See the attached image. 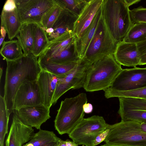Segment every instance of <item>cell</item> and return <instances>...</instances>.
<instances>
[{"instance_id":"6da1fadb","label":"cell","mask_w":146,"mask_h":146,"mask_svg":"<svg viewBox=\"0 0 146 146\" xmlns=\"http://www.w3.org/2000/svg\"><path fill=\"white\" fill-rule=\"evenodd\" d=\"M38 58L32 54H24L15 60H6L3 97L9 115L14 112V98L20 86L27 82L37 80L41 70Z\"/></svg>"},{"instance_id":"7a4b0ae2","label":"cell","mask_w":146,"mask_h":146,"mask_svg":"<svg viewBox=\"0 0 146 146\" xmlns=\"http://www.w3.org/2000/svg\"><path fill=\"white\" fill-rule=\"evenodd\" d=\"M122 70L113 54L107 55L89 66L83 88L86 92L104 91L110 86Z\"/></svg>"},{"instance_id":"3957f363","label":"cell","mask_w":146,"mask_h":146,"mask_svg":"<svg viewBox=\"0 0 146 146\" xmlns=\"http://www.w3.org/2000/svg\"><path fill=\"white\" fill-rule=\"evenodd\" d=\"M102 16L110 32L117 42L122 41L133 25L124 0H103Z\"/></svg>"},{"instance_id":"277c9868","label":"cell","mask_w":146,"mask_h":146,"mask_svg":"<svg viewBox=\"0 0 146 146\" xmlns=\"http://www.w3.org/2000/svg\"><path fill=\"white\" fill-rule=\"evenodd\" d=\"M87 95L81 93L61 101L54 121L55 129L60 135H69L84 119V105L87 102Z\"/></svg>"},{"instance_id":"5b68a950","label":"cell","mask_w":146,"mask_h":146,"mask_svg":"<svg viewBox=\"0 0 146 146\" xmlns=\"http://www.w3.org/2000/svg\"><path fill=\"white\" fill-rule=\"evenodd\" d=\"M140 123L122 121L112 125L107 124L109 133L104 140L106 143L129 146H146V132L139 128Z\"/></svg>"},{"instance_id":"8992f818","label":"cell","mask_w":146,"mask_h":146,"mask_svg":"<svg viewBox=\"0 0 146 146\" xmlns=\"http://www.w3.org/2000/svg\"><path fill=\"white\" fill-rule=\"evenodd\" d=\"M118 42L113 38L102 16L82 59L91 65L105 56L113 54Z\"/></svg>"},{"instance_id":"52a82bcc","label":"cell","mask_w":146,"mask_h":146,"mask_svg":"<svg viewBox=\"0 0 146 146\" xmlns=\"http://www.w3.org/2000/svg\"><path fill=\"white\" fill-rule=\"evenodd\" d=\"M107 125L103 117L94 115L84 118L68 136L78 145L94 146L96 137L107 129Z\"/></svg>"},{"instance_id":"ba28073f","label":"cell","mask_w":146,"mask_h":146,"mask_svg":"<svg viewBox=\"0 0 146 146\" xmlns=\"http://www.w3.org/2000/svg\"><path fill=\"white\" fill-rule=\"evenodd\" d=\"M146 87V67L122 69L110 86L105 90L106 97L115 92L136 90Z\"/></svg>"},{"instance_id":"9c48e42d","label":"cell","mask_w":146,"mask_h":146,"mask_svg":"<svg viewBox=\"0 0 146 146\" xmlns=\"http://www.w3.org/2000/svg\"><path fill=\"white\" fill-rule=\"evenodd\" d=\"M22 24L40 25L44 15L54 5L53 0H15Z\"/></svg>"},{"instance_id":"30bf717a","label":"cell","mask_w":146,"mask_h":146,"mask_svg":"<svg viewBox=\"0 0 146 146\" xmlns=\"http://www.w3.org/2000/svg\"><path fill=\"white\" fill-rule=\"evenodd\" d=\"M91 65L81 59L78 65L66 75L58 77V81L53 99L52 105L70 89L83 88L87 70Z\"/></svg>"},{"instance_id":"8fae6325","label":"cell","mask_w":146,"mask_h":146,"mask_svg":"<svg viewBox=\"0 0 146 146\" xmlns=\"http://www.w3.org/2000/svg\"><path fill=\"white\" fill-rule=\"evenodd\" d=\"M50 109L41 104L22 107L14 113L24 125L40 130L42 124L50 117Z\"/></svg>"},{"instance_id":"7c38bea8","label":"cell","mask_w":146,"mask_h":146,"mask_svg":"<svg viewBox=\"0 0 146 146\" xmlns=\"http://www.w3.org/2000/svg\"><path fill=\"white\" fill-rule=\"evenodd\" d=\"M41 104H43V101L37 80L29 81L18 89L14 98L13 110Z\"/></svg>"},{"instance_id":"4fadbf2b","label":"cell","mask_w":146,"mask_h":146,"mask_svg":"<svg viewBox=\"0 0 146 146\" xmlns=\"http://www.w3.org/2000/svg\"><path fill=\"white\" fill-rule=\"evenodd\" d=\"M13 113L5 146H22L32 139L35 133L32 127L23 124L16 114Z\"/></svg>"},{"instance_id":"5bb4252c","label":"cell","mask_w":146,"mask_h":146,"mask_svg":"<svg viewBox=\"0 0 146 146\" xmlns=\"http://www.w3.org/2000/svg\"><path fill=\"white\" fill-rule=\"evenodd\" d=\"M113 54L121 65L128 67L139 65L141 58L137 44L123 40L118 42Z\"/></svg>"},{"instance_id":"9a60e30c","label":"cell","mask_w":146,"mask_h":146,"mask_svg":"<svg viewBox=\"0 0 146 146\" xmlns=\"http://www.w3.org/2000/svg\"><path fill=\"white\" fill-rule=\"evenodd\" d=\"M103 0H89L75 21L73 32L80 38L90 25L101 7Z\"/></svg>"},{"instance_id":"2e32d148","label":"cell","mask_w":146,"mask_h":146,"mask_svg":"<svg viewBox=\"0 0 146 146\" xmlns=\"http://www.w3.org/2000/svg\"><path fill=\"white\" fill-rule=\"evenodd\" d=\"M78 17L66 9L62 8L52 27L45 31L49 42L65 33L73 32L74 24Z\"/></svg>"},{"instance_id":"e0dca14e","label":"cell","mask_w":146,"mask_h":146,"mask_svg":"<svg viewBox=\"0 0 146 146\" xmlns=\"http://www.w3.org/2000/svg\"><path fill=\"white\" fill-rule=\"evenodd\" d=\"M58 78V76L43 70H41L38 77L37 81L43 104L49 108L52 105L53 97Z\"/></svg>"},{"instance_id":"ac0fdd59","label":"cell","mask_w":146,"mask_h":146,"mask_svg":"<svg viewBox=\"0 0 146 146\" xmlns=\"http://www.w3.org/2000/svg\"><path fill=\"white\" fill-rule=\"evenodd\" d=\"M77 38L72 31L65 33L50 41L38 59H47L56 55L66 48Z\"/></svg>"},{"instance_id":"d6986e66","label":"cell","mask_w":146,"mask_h":146,"mask_svg":"<svg viewBox=\"0 0 146 146\" xmlns=\"http://www.w3.org/2000/svg\"><path fill=\"white\" fill-rule=\"evenodd\" d=\"M102 15V6L89 26L81 37L76 39V48L78 56L81 60L84 58L90 43L94 37Z\"/></svg>"},{"instance_id":"ffe728a7","label":"cell","mask_w":146,"mask_h":146,"mask_svg":"<svg viewBox=\"0 0 146 146\" xmlns=\"http://www.w3.org/2000/svg\"><path fill=\"white\" fill-rule=\"evenodd\" d=\"M1 25L5 28L10 40L18 34L22 24L17 8L11 11L2 10L1 15Z\"/></svg>"},{"instance_id":"44dd1931","label":"cell","mask_w":146,"mask_h":146,"mask_svg":"<svg viewBox=\"0 0 146 146\" xmlns=\"http://www.w3.org/2000/svg\"><path fill=\"white\" fill-rule=\"evenodd\" d=\"M34 28V23L23 24L16 36L24 54H32Z\"/></svg>"},{"instance_id":"7402d4cb","label":"cell","mask_w":146,"mask_h":146,"mask_svg":"<svg viewBox=\"0 0 146 146\" xmlns=\"http://www.w3.org/2000/svg\"><path fill=\"white\" fill-rule=\"evenodd\" d=\"M77 38L66 48L56 55L47 59L44 60L48 62L58 64H64L77 62L81 59L77 52L76 46Z\"/></svg>"},{"instance_id":"603a6c76","label":"cell","mask_w":146,"mask_h":146,"mask_svg":"<svg viewBox=\"0 0 146 146\" xmlns=\"http://www.w3.org/2000/svg\"><path fill=\"white\" fill-rule=\"evenodd\" d=\"M81 60L77 62L64 64L54 63L42 60H38V61L41 70L60 77L70 73L78 65Z\"/></svg>"},{"instance_id":"cb8c5ba5","label":"cell","mask_w":146,"mask_h":146,"mask_svg":"<svg viewBox=\"0 0 146 146\" xmlns=\"http://www.w3.org/2000/svg\"><path fill=\"white\" fill-rule=\"evenodd\" d=\"M17 40L4 41L0 50L1 56L6 60L12 61L22 56L24 54Z\"/></svg>"},{"instance_id":"d4e9b609","label":"cell","mask_w":146,"mask_h":146,"mask_svg":"<svg viewBox=\"0 0 146 146\" xmlns=\"http://www.w3.org/2000/svg\"><path fill=\"white\" fill-rule=\"evenodd\" d=\"M49 42L45 31L40 25L34 23L32 53L33 55L38 57L46 47Z\"/></svg>"},{"instance_id":"484cf974","label":"cell","mask_w":146,"mask_h":146,"mask_svg":"<svg viewBox=\"0 0 146 146\" xmlns=\"http://www.w3.org/2000/svg\"><path fill=\"white\" fill-rule=\"evenodd\" d=\"M146 40V23L133 24L130 27L123 41L137 44Z\"/></svg>"},{"instance_id":"4316f807","label":"cell","mask_w":146,"mask_h":146,"mask_svg":"<svg viewBox=\"0 0 146 146\" xmlns=\"http://www.w3.org/2000/svg\"><path fill=\"white\" fill-rule=\"evenodd\" d=\"M118 111H146V100L132 98H119Z\"/></svg>"},{"instance_id":"83f0119b","label":"cell","mask_w":146,"mask_h":146,"mask_svg":"<svg viewBox=\"0 0 146 146\" xmlns=\"http://www.w3.org/2000/svg\"><path fill=\"white\" fill-rule=\"evenodd\" d=\"M9 114L3 97L0 96V144L4 146L5 135L8 133Z\"/></svg>"},{"instance_id":"f1b7e54d","label":"cell","mask_w":146,"mask_h":146,"mask_svg":"<svg viewBox=\"0 0 146 146\" xmlns=\"http://www.w3.org/2000/svg\"><path fill=\"white\" fill-rule=\"evenodd\" d=\"M53 131L40 129L29 142L34 146H43L50 143L60 140Z\"/></svg>"},{"instance_id":"f546056e","label":"cell","mask_w":146,"mask_h":146,"mask_svg":"<svg viewBox=\"0 0 146 146\" xmlns=\"http://www.w3.org/2000/svg\"><path fill=\"white\" fill-rule=\"evenodd\" d=\"M54 2L53 6L44 15L40 23V25L45 31L52 27L62 10L58 5Z\"/></svg>"},{"instance_id":"4dcf8cb0","label":"cell","mask_w":146,"mask_h":146,"mask_svg":"<svg viewBox=\"0 0 146 146\" xmlns=\"http://www.w3.org/2000/svg\"><path fill=\"white\" fill-rule=\"evenodd\" d=\"M89 0H54L62 8L78 17Z\"/></svg>"},{"instance_id":"1f68e13d","label":"cell","mask_w":146,"mask_h":146,"mask_svg":"<svg viewBox=\"0 0 146 146\" xmlns=\"http://www.w3.org/2000/svg\"><path fill=\"white\" fill-rule=\"evenodd\" d=\"M118 113L122 121H134L141 123H146V111H118Z\"/></svg>"},{"instance_id":"d6a6232c","label":"cell","mask_w":146,"mask_h":146,"mask_svg":"<svg viewBox=\"0 0 146 146\" xmlns=\"http://www.w3.org/2000/svg\"><path fill=\"white\" fill-rule=\"evenodd\" d=\"M113 97L132 98L146 100V87L134 90L114 92L106 98H109Z\"/></svg>"},{"instance_id":"836d02e7","label":"cell","mask_w":146,"mask_h":146,"mask_svg":"<svg viewBox=\"0 0 146 146\" xmlns=\"http://www.w3.org/2000/svg\"><path fill=\"white\" fill-rule=\"evenodd\" d=\"M131 20L133 24L137 23H146V8L139 6L129 11Z\"/></svg>"},{"instance_id":"e575fe53","label":"cell","mask_w":146,"mask_h":146,"mask_svg":"<svg viewBox=\"0 0 146 146\" xmlns=\"http://www.w3.org/2000/svg\"><path fill=\"white\" fill-rule=\"evenodd\" d=\"M110 129H107L106 130L99 134L96 137L94 143V146H96L101 143L104 141L108 135Z\"/></svg>"},{"instance_id":"d590c367","label":"cell","mask_w":146,"mask_h":146,"mask_svg":"<svg viewBox=\"0 0 146 146\" xmlns=\"http://www.w3.org/2000/svg\"><path fill=\"white\" fill-rule=\"evenodd\" d=\"M16 8L15 0H7L5 3L3 10L6 11H11Z\"/></svg>"},{"instance_id":"8d00e7d4","label":"cell","mask_w":146,"mask_h":146,"mask_svg":"<svg viewBox=\"0 0 146 146\" xmlns=\"http://www.w3.org/2000/svg\"><path fill=\"white\" fill-rule=\"evenodd\" d=\"M137 46L141 57L146 55V40L137 44Z\"/></svg>"},{"instance_id":"74e56055","label":"cell","mask_w":146,"mask_h":146,"mask_svg":"<svg viewBox=\"0 0 146 146\" xmlns=\"http://www.w3.org/2000/svg\"><path fill=\"white\" fill-rule=\"evenodd\" d=\"M83 109L85 113H91L93 110L92 105L90 103H86L83 106Z\"/></svg>"},{"instance_id":"f35d334b","label":"cell","mask_w":146,"mask_h":146,"mask_svg":"<svg viewBox=\"0 0 146 146\" xmlns=\"http://www.w3.org/2000/svg\"><path fill=\"white\" fill-rule=\"evenodd\" d=\"M6 33V31L4 27L2 26H1V36L0 38V46H1L4 42V40Z\"/></svg>"},{"instance_id":"ab89813d","label":"cell","mask_w":146,"mask_h":146,"mask_svg":"<svg viewBox=\"0 0 146 146\" xmlns=\"http://www.w3.org/2000/svg\"><path fill=\"white\" fill-rule=\"evenodd\" d=\"M127 5L129 6L137 3L141 1V0H124Z\"/></svg>"},{"instance_id":"60d3db41","label":"cell","mask_w":146,"mask_h":146,"mask_svg":"<svg viewBox=\"0 0 146 146\" xmlns=\"http://www.w3.org/2000/svg\"><path fill=\"white\" fill-rule=\"evenodd\" d=\"M66 146H78V145L73 141L68 139L65 141Z\"/></svg>"},{"instance_id":"b9f144b4","label":"cell","mask_w":146,"mask_h":146,"mask_svg":"<svg viewBox=\"0 0 146 146\" xmlns=\"http://www.w3.org/2000/svg\"><path fill=\"white\" fill-rule=\"evenodd\" d=\"M61 140V139L59 141L50 143L43 146H59Z\"/></svg>"},{"instance_id":"7bdbcfd3","label":"cell","mask_w":146,"mask_h":146,"mask_svg":"<svg viewBox=\"0 0 146 146\" xmlns=\"http://www.w3.org/2000/svg\"><path fill=\"white\" fill-rule=\"evenodd\" d=\"M146 64V55L141 57L139 65Z\"/></svg>"},{"instance_id":"ee69618b","label":"cell","mask_w":146,"mask_h":146,"mask_svg":"<svg viewBox=\"0 0 146 146\" xmlns=\"http://www.w3.org/2000/svg\"><path fill=\"white\" fill-rule=\"evenodd\" d=\"M139 127L142 131L146 132V123H140Z\"/></svg>"},{"instance_id":"f6af8a7d","label":"cell","mask_w":146,"mask_h":146,"mask_svg":"<svg viewBox=\"0 0 146 146\" xmlns=\"http://www.w3.org/2000/svg\"><path fill=\"white\" fill-rule=\"evenodd\" d=\"M101 146H129L128 145L113 143H106Z\"/></svg>"},{"instance_id":"bcb514c9","label":"cell","mask_w":146,"mask_h":146,"mask_svg":"<svg viewBox=\"0 0 146 146\" xmlns=\"http://www.w3.org/2000/svg\"><path fill=\"white\" fill-rule=\"evenodd\" d=\"M59 146H66L65 141L62 140H60Z\"/></svg>"},{"instance_id":"7dc6e473","label":"cell","mask_w":146,"mask_h":146,"mask_svg":"<svg viewBox=\"0 0 146 146\" xmlns=\"http://www.w3.org/2000/svg\"><path fill=\"white\" fill-rule=\"evenodd\" d=\"M23 146H34V145L32 143L28 142L27 143L23 145Z\"/></svg>"}]
</instances>
